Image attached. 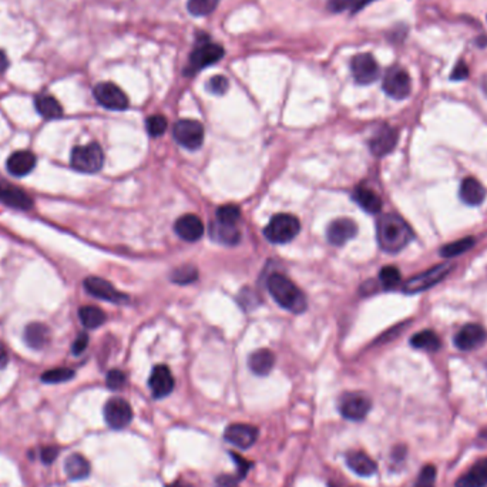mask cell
Segmentation results:
<instances>
[{
  "label": "cell",
  "instance_id": "1",
  "mask_svg": "<svg viewBox=\"0 0 487 487\" xmlns=\"http://www.w3.org/2000/svg\"><path fill=\"white\" fill-rule=\"evenodd\" d=\"M412 236L411 227L396 214H385L378 220L376 238L385 253H400L411 242Z\"/></svg>",
  "mask_w": 487,
  "mask_h": 487
},
{
  "label": "cell",
  "instance_id": "2",
  "mask_svg": "<svg viewBox=\"0 0 487 487\" xmlns=\"http://www.w3.org/2000/svg\"><path fill=\"white\" fill-rule=\"evenodd\" d=\"M268 291L274 301L292 313H302L306 309L303 292L285 275L272 274L267 281Z\"/></svg>",
  "mask_w": 487,
  "mask_h": 487
},
{
  "label": "cell",
  "instance_id": "3",
  "mask_svg": "<svg viewBox=\"0 0 487 487\" xmlns=\"http://www.w3.org/2000/svg\"><path fill=\"white\" fill-rule=\"evenodd\" d=\"M71 167L77 172L93 174L103 169L104 152L97 143H90L86 145H77L71 151L70 157Z\"/></svg>",
  "mask_w": 487,
  "mask_h": 487
},
{
  "label": "cell",
  "instance_id": "4",
  "mask_svg": "<svg viewBox=\"0 0 487 487\" xmlns=\"http://www.w3.org/2000/svg\"><path fill=\"white\" fill-rule=\"evenodd\" d=\"M301 231L299 220L292 214H277L264 229L265 238L272 244H288Z\"/></svg>",
  "mask_w": 487,
  "mask_h": 487
},
{
  "label": "cell",
  "instance_id": "5",
  "mask_svg": "<svg viewBox=\"0 0 487 487\" xmlns=\"http://www.w3.org/2000/svg\"><path fill=\"white\" fill-rule=\"evenodd\" d=\"M222 56H224V47L222 46H220L217 43H211V42L200 43V44H197V47L193 50V53L190 56V61H188V66L186 68V74L194 76L196 73H198V71L204 70L205 67L221 60Z\"/></svg>",
  "mask_w": 487,
  "mask_h": 487
},
{
  "label": "cell",
  "instance_id": "6",
  "mask_svg": "<svg viewBox=\"0 0 487 487\" xmlns=\"http://www.w3.org/2000/svg\"><path fill=\"white\" fill-rule=\"evenodd\" d=\"M382 86L385 93L395 100H403L412 92V81L409 74L397 66L390 67L386 71Z\"/></svg>",
  "mask_w": 487,
  "mask_h": 487
},
{
  "label": "cell",
  "instance_id": "7",
  "mask_svg": "<svg viewBox=\"0 0 487 487\" xmlns=\"http://www.w3.org/2000/svg\"><path fill=\"white\" fill-rule=\"evenodd\" d=\"M452 271L450 264H440L436 265L419 275H415L409 281H406L403 285V292L404 294H418L422 291H426L436 284H439L445 277Z\"/></svg>",
  "mask_w": 487,
  "mask_h": 487
},
{
  "label": "cell",
  "instance_id": "8",
  "mask_svg": "<svg viewBox=\"0 0 487 487\" xmlns=\"http://www.w3.org/2000/svg\"><path fill=\"white\" fill-rule=\"evenodd\" d=\"M176 141L187 150H198L204 143V127L196 120H180L173 130Z\"/></svg>",
  "mask_w": 487,
  "mask_h": 487
},
{
  "label": "cell",
  "instance_id": "9",
  "mask_svg": "<svg viewBox=\"0 0 487 487\" xmlns=\"http://www.w3.org/2000/svg\"><path fill=\"white\" fill-rule=\"evenodd\" d=\"M372 408L371 399L363 393H345L339 400V412L348 421H362Z\"/></svg>",
  "mask_w": 487,
  "mask_h": 487
},
{
  "label": "cell",
  "instance_id": "10",
  "mask_svg": "<svg viewBox=\"0 0 487 487\" xmlns=\"http://www.w3.org/2000/svg\"><path fill=\"white\" fill-rule=\"evenodd\" d=\"M106 423L113 429H123L133 421V409L127 400L121 397L110 399L104 406Z\"/></svg>",
  "mask_w": 487,
  "mask_h": 487
},
{
  "label": "cell",
  "instance_id": "11",
  "mask_svg": "<svg viewBox=\"0 0 487 487\" xmlns=\"http://www.w3.org/2000/svg\"><path fill=\"white\" fill-rule=\"evenodd\" d=\"M93 93L97 103L104 109L121 112L128 107V99L126 93L113 83H100L95 88Z\"/></svg>",
  "mask_w": 487,
  "mask_h": 487
},
{
  "label": "cell",
  "instance_id": "12",
  "mask_svg": "<svg viewBox=\"0 0 487 487\" xmlns=\"http://www.w3.org/2000/svg\"><path fill=\"white\" fill-rule=\"evenodd\" d=\"M351 70H352L354 78L359 85H371L379 78V74H380L376 60L369 53L356 54L352 59Z\"/></svg>",
  "mask_w": 487,
  "mask_h": 487
},
{
  "label": "cell",
  "instance_id": "13",
  "mask_svg": "<svg viewBox=\"0 0 487 487\" xmlns=\"http://www.w3.org/2000/svg\"><path fill=\"white\" fill-rule=\"evenodd\" d=\"M487 339L486 330L479 323H469L455 337V345L460 351H473L480 348Z\"/></svg>",
  "mask_w": 487,
  "mask_h": 487
},
{
  "label": "cell",
  "instance_id": "14",
  "mask_svg": "<svg viewBox=\"0 0 487 487\" xmlns=\"http://www.w3.org/2000/svg\"><path fill=\"white\" fill-rule=\"evenodd\" d=\"M224 438L239 449L251 447L258 439V429L246 423H232L225 429Z\"/></svg>",
  "mask_w": 487,
  "mask_h": 487
},
{
  "label": "cell",
  "instance_id": "15",
  "mask_svg": "<svg viewBox=\"0 0 487 487\" xmlns=\"http://www.w3.org/2000/svg\"><path fill=\"white\" fill-rule=\"evenodd\" d=\"M86 291L99 299L114 302V303H123L127 302L128 298L123 294H120L109 281L99 278V277H89L85 281Z\"/></svg>",
  "mask_w": 487,
  "mask_h": 487
},
{
  "label": "cell",
  "instance_id": "16",
  "mask_svg": "<svg viewBox=\"0 0 487 487\" xmlns=\"http://www.w3.org/2000/svg\"><path fill=\"white\" fill-rule=\"evenodd\" d=\"M148 386L155 399L169 396L174 389V378L166 365H157L150 375Z\"/></svg>",
  "mask_w": 487,
  "mask_h": 487
},
{
  "label": "cell",
  "instance_id": "17",
  "mask_svg": "<svg viewBox=\"0 0 487 487\" xmlns=\"http://www.w3.org/2000/svg\"><path fill=\"white\" fill-rule=\"evenodd\" d=\"M0 203L22 211H28L33 205V201L26 191L5 180H0Z\"/></svg>",
  "mask_w": 487,
  "mask_h": 487
},
{
  "label": "cell",
  "instance_id": "18",
  "mask_svg": "<svg viewBox=\"0 0 487 487\" xmlns=\"http://www.w3.org/2000/svg\"><path fill=\"white\" fill-rule=\"evenodd\" d=\"M358 234L356 224L349 218H338L332 221L327 228V238L332 246L342 247Z\"/></svg>",
  "mask_w": 487,
  "mask_h": 487
},
{
  "label": "cell",
  "instance_id": "19",
  "mask_svg": "<svg viewBox=\"0 0 487 487\" xmlns=\"http://www.w3.org/2000/svg\"><path fill=\"white\" fill-rule=\"evenodd\" d=\"M397 143V131L389 126H382L376 130L369 141L371 151L376 157H383L389 154Z\"/></svg>",
  "mask_w": 487,
  "mask_h": 487
},
{
  "label": "cell",
  "instance_id": "20",
  "mask_svg": "<svg viewBox=\"0 0 487 487\" xmlns=\"http://www.w3.org/2000/svg\"><path fill=\"white\" fill-rule=\"evenodd\" d=\"M174 231L181 239L187 242H196L204 234V224L197 215L186 214L176 221Z\"/></svg>",
  "mask_w": 487,
  "mask_h": 487
},
{
  "label": "cell",
  "instance_id": "21",
  "mask_svg": "<svg viewBox=\"0 0 487 487\" xmlns=\"http://www.w3.org/2000/svg\"><path fill=\"white\" fill-rule=\"evenodd\" d=\"M36 167V155L28 150H20L13 152L8 161L6 169L15 177H25L33 172Z\"/></svg>",
  "mask_w": 487,
  "mask_h": 487
},
{
  "label": "cell",
  "instance_id": "22",
  "mask_svg": "<svg viewBox=\"0 0 487 487\" xmlns=\"http://www.w3.org/2000/svg\"><path fill=\"white\" fill-rule=\"evenodd\" d=\"M487 486V457L477 460L464 474L459 477L455 487H486Z\"/></svg>",
  "mask_w": 487,
  "mask_h": 487
},
{
  "label": "cell",
  "instance_id": "23",
  "mask_svg": "<svg viewBox=\"0 0 487 487\" xmlns=\"http://www.w3.org/2000/svg\"><path fill=\"white\" fill-rule=\"evenodd\" d=\"M459 196L460 200L471 207L480 205L484 201L486 197V190L484 187L476 180V179H464L460 184V190H459Z\"/></svg>",
  "mask_w": 487,
  "mask_h": 487
},
{
  "label": "cell",
  "instance_id": "24",
  "mask_svg": "<svg viewBox=\"0 0 487 487\" xmlns=\"http://www.w3.org/2000/svg\"><path fill=\"white\" fill-rule=\"evenodd\" d=\"M25 341L33 349L44 348L50 341V330L42 322H33L25 330Z\"/></svg>",
  "mask_w": 487,
  "mask_h": 487
},
{
  "label": "cell",
  "instance_id": "25",
  "mask_svg": "<svg viewBox=\"0 0 487 487\" xmlns=\"http://www.w3.org/2000/svg\"><path fill=\"white\" fill-rule=\"evenodd\" d=\"M210 235L214 241L224 246H236L241 241V234L235 225H225L217 220L210 225Z\"/></svg>",
  "mask_w": 487,
  "mask_h": 487
},
{
  "label": "cell",
  "instance_id": "26",
  "mask_svg": "<svg viewBox=\"0 0 487 487\" xmlns=\"http://www.w3.org/2000/svg\"><path fill=\"white\" fill-rule=\"evenodd\" d=\"M275 365V355L270 349H258L253 352L248 358L250 369L258 375L265 376L268 375Z\"/></svg>",
  "mask_w": 487,
  "mask_h": 487
},
{
  "label": "cell",
  "instance_id": "27",
  "mask_svg": "<svg viewBox=\"0 0 487 487\" xmlns=\"http://www.w3.org/2000/svg\"><path fill=\"white\" fill-rule=\"evenodd\" d=\"M354 201L366 212L376 214L382 210V200L380 197L366 187H356L352 194Z\"/></svg>",
  "mask_w": 487,
  "mask_h": 487
},
{
  "label": "cell",
  "instance_id": "28",
  "mask_svg": "<svg viewBox=\"0 0 487 487\" xmlns=\"http://www.w3.org/2000/svg\"><path fill=\"white\" fill-rule=\"evenodd\" d=\"M347 463L349 469L363 477H369L376 471V463L363 452H351L347 456Z\"/></svg>",
  "mask_w": 487,
  "mask_h": 487
},
{
  "label": "cell",
  "instance_id": "29",
  "mask_svg": "<svg viewBox=\"0 0 487 487\" xmlns=\"http://www.w3.org/2000/svg\"><path fill=\"white\" fill-rule=\"evenodd\" d=\"M64 470L70 480H83L90 474V463L85 456L74 453L67 457Z\"/></svg>",
  "mask_w": 487,
  "mask_h": 487
},
{
  "label": "cell",
  "instance_id": "30",
  "mask_svg": "<svg viewBox=\"0 0 487 487\" xmlns=\"http://www.w3.org/2000/svg\"><path fill=\"white\" fill-rule=\"evenodd\" d=\"M35 106H36L37 113L46 120H54V119L61 117L63 114L61 104L49 95L37 96L35 100Z\"/></svg>",
  "mask_w": 487,
  "mask_h": 487
},
{
  "label": "cell",
  "instance_id": "31",
  "mask_svg": "<svg viewBox=\"0 0 487 487\" xmlns=\"http://www.w3.org/2000/svg\"><path fill=\"white\" fill-rule=\"evenodd\" d=\"M78 318L81 323H83L89 330H96L106 322V313L100 308L93 306V305L81 306L78 309Z\"/></svg>",
  "mask_w": 487,
  "mask_h": 487
},
{
  "label": "cell",
  "instance_id": "32",
  "mask_svg": "<svg viewBox=\"0 0 487 487\" xmlns=\"http://www.w3.org/2000/svg\"><path fill=\"white\" fill-rule=\"evenodd\" d=\"M411 345L416 349H422L428 352H436L442 347L439 337L433 331H429V330L415 334L411 339Z\"/></svg>",
  "mask_w": 487,
  "mask_h": 487
},
{
  "label": "cell",
  "instance_id": "33",
  "mask_svg": "<svg viewBox=\"0 0 487 487\" xmlns=\"http://www.w3.org/2000/svg\"><path fill=\"white\" fill-rule=\"evenodd\" d=\"M474 246V238L471 236H466L462 239H457L455 242L447 244L442 250H440V255L445 258H453V257H459L462 254H464L466 251H469L470 248H473Z\"/></svg>",
  "mask_w": 487,
  "mask_h": 487
},
{
  "label": "cell",
  "instance_id": "34",
  "mask_svg": "<svg viewBox=\"0 0 487 487\" xmlns=\"http://www.w3.org/2000/svg\"><path fill=\"white\" fill-rule=\"evenodd\" d=\"M220 0H188L187 9L194 16H207L215 11Z\"/></svg>",
  "mask_w": 487,
  "mask_h": 487
},
{
  "label": "cell",
  "instance_id": "35",
  "mask_svg": "<svg viewBox=\"0 0 487 487\" xmlns=\"http://www.w3.org/2000/svg\"><path fill=\"white\" fill-rule=\"evenodd\" d=\"M241 218V211L234 204L221 205L217 210V221L225 225H236L238 220Z\"/></svg>",
  "mask_w": 487,
  "mask_h": 487
},
{
  "label": "cell",
  "instance_id": "36",
  "mask_svg": "<svg viewBox=\"0 0 487 487\" xmlns=\"http://www.w3.org/2000/svg\"><path fill=\"white\" fill-rule=\"evenodd\" d=\"M172 281L180 285H187L198 278V271L191 265H183L172 272Z\"/></svg>",
  "mask_w": 487,
  "mask_h": 487
},
{
  "label": "cell",
  "instance_id": "37",
  "mask_svg": "<svg viewBox=\"0 0 487 487\" xmlns=\"http://www.w3.org/2000/svg\"><path fill=\"white\" fill-rule=\"evenodd\" d=\"M400 271L396 267L387 265L380 270L379 272V281L385 289H393L400 282Z\"/></svg>",
  "mask_w": 487,
  "mask_h": 487
},
{
  "label": "cell",
  "instance_id": "38",
  "mask_svg": "<svg viewBox=\"0 0 487 487\" xmlns=\"http://www.w3.org/2000/svg\"><path fill=\"white\" fill-rule=\"evenodd\" d=\"M71 378H74V371L68 368L50 369L42 375V380L44 383H61V382L70 380Z\"/></svg>",
  "mask_w": 487,
  "mask_h": 487
},
{
  "label": "cell",
  "instance_id": "39",
  "mask_svg": "<svg viewBox=\"0 0 487 487\" xmlns=\"http://www.w3.org/2000/svg\"><path fill=\"white\" fill-rule=\"evenodd\" d=\"M145 128L151 137H160L167 130V119L164 116H151L145 121Z\"/></svg>",
  "mask_w": 487,
  "mask_h": 487
},
{
  "label": "cell",
  "instance_id": "40",
  "mask_svg": "<svg viewBox=\"0 0 487 487\" xmlns=\"http://www.w3.org/2000/svg\"><path fill=\"white\" fill-rule=\"evenodd\" d=\"M435 481H436V467L433 464H428L419 473L415 487H435Z\"/></svg>",
  "mask_w": 487,
  "mask_h": 487
},
{
  "label": "cell",
  "instance_id": "41",
  "mask_svg": "<svg viewBox=\"0 0 487 487\" xmlns=\"http://www.w3.org/2000/svg\"><path fill=\"white\" fill-rule=\"evenodd\" d=\"M228 88H229V83H228L227 77H224V76H214L207 85L208 92L215 95V96H221V95L227 93Z\"/></svg>",
  "mask_w": 487,
  "mask_h": 487
},
{
  "label": "cell",
  "instance_id": "42",
  "mask_svg": "<svg viewBox=\"0 0 487 487\" xmlns=\"http://www.w3.org/2000/svg\"><path fill=\"white\" fill-rule=\"evenodd\" d=\"M126 380H127V378H126L124 372H121L119 369L110 371L107 373V378H106V383H107L109 389H112V390L121 389L126 385Z\"/></svg>",
  "mask_w": 487,
  "mask_h": 487
},
{
  "label": "cell",
  "instance_id": "43",
  "mask_svg": "<svg viewBox=\"0 0 487 487\" xmlns=\"http://www.w3.org/2000/svg\"><path fill=\"white\" fill-rule=\"evenodd\" d=\"M231 455V459L235 462V464H236V473H238V479H244V477H246L247 476V473L250 471V469H251V462H248L246 457H242V456H239L238 453H229Z\"/></svg>",
  "mask_w": 487,
  "mask_h": 487
},
{
  "label": "cell",
  "instance_id": "44",
  "mask_svg": "<svg viewBox=\"0 0 487 487\" xmlns=\"http://www.w3.org/2000/svg\"><path fill=\"white\" fill-rule=\"evenodd\" d=\"M355 0H328V8L331 12L341 13L347 9H349L354 5Z\"/></svg>",
  "mask_w": 487,
  "mask_h": 487
},
{
  "label": "cell",
  "instance_id": "45",
  "mask_svg": "<svg viewBox=\"0 0 487 487\" xmlns=\"http://www.w3.org/2000/svg\"><path fill=\"white\" fill-rule=\"evenodd\" d=\"M88 345H89V337H88L86 334H80V335L76 338L71 351H73L74 355H80V354H83V352L86 351Z\"/></svg>",
  "mask_w": 487,
  "mask_h": 487
},
{
  "label": "cell",
  "instance_id": "46",
  "mask_svg": "<svg viewBox=\"0 0 487 487\" xmlns=\"http://www.w3.org/2000/svg\"><path fill=\"white\" fill-rule=\"evenodd\" d=\"M467 76H469V68H467V66H466L463 61H459V63L455 66V68H453V71H452V74H450V78H452V80H456V81H460V80L467 78Z\"/></svg>",
  "mask_w": 487,
  "mask_h": 487
},
{
  "label": "cell",
  "instance_id": "47",
  "mask_svg": "<svg viewBox=\"0 0 487 487\" xmlns=\"http://www.w3.org/2000/svg\"><path fill=\"white\" fill-rule=\"evenodd\" d=\"M217 487H238V479L229 476V474H222L217 477Z\"/></svg>",
  "mask_w": 487,
  "mask_h": 487
},
{
  "label": "cell",
  "instance_id": "48",
  "mask_svg": "<svg viewBox=\"0 0 487 487\" xmlns=\"http://www.w3.org/2000/svg\"><path fill=\"white\" fill-rule=\"evenodd\" d=\"M57 449L54 447V446H47V447H44V449H42V460L44 462V463H47V464H50V463H53L54 462V459L57 457Z\"/></svg>",
  "mask_w": 487,
  "mask_h": 487
},
{
  "label": "cell",
  "instance_id": "49",
  "mask_svg": "<svg viewBox=\"0 0 487 487\" xmlns=\"http://www.w3.org/2000/svg\"><path fill=\"white\" fill-rule=\"evenodd\" d=\"M9 362V355H8V349L5 347L4 342H0V369H4L6 368Z\"/></svg>",
  "mask_w": 487,
  "mask_h": 487
},
{
  "label": "cell",
  "instance_id": "50",
  "mask_svg": "<svg viewBox=\"0 0 487 487\" xmlns=\"http://www.w3.org/2000/svg\"><path fill=\"white\" fill-rule=\"evenodd\" d=\"M8 66H9V60H8L6 54L2 50H0V73L5 71Z\"/></svg>",
  "mask_w": 487,
  "mask_h": 487
},
{
  "label": "cell",
  "instance_id": "51",
  "mask_svg": "<svg viewBox=\"0 0 487 487\" xmlns=\"http://www.w3.org/2000/svg\"><path fill=\"white\" fill-rule=\"evenodd\" d=\"M166 487H190V486L186 481H183V480H177V481H174V483H172V484H169Z\"/></svg>",
  "mask_w": 487,
  "mask_h": 487
},
{
  "label": "cell",
  "instance_id": "52",
  "mask_svg": "<svg viewBox=\"0 0 487 487\" xmlns=\"http://www.w3.org/2000/svg\"><path fill=\"white\" fill-rule=\"evenodd\" d=\"M330 487H341V486H338V484H334V483H331V484H330Z\"/></svg>",
  "mask_w": 487,
  "mask_h": 487
}]
</instances>
